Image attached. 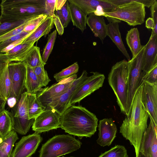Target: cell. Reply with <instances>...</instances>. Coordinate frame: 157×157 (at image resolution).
I'll list each match as a JSON object with an SVG mask.
<instances>
[{
    "instance_id": "obj_36",
    "label": "cell",
    "mask_w": 157,
    "mask_h": 157,
    "mask_svg": "<svg viewBox=\"0 0 157 157\" xmlns=\"http://www.w3.org/2000/svg\"><path fill=\"white\" fill-rule=\"evenodd\" d=\"M69 2L67 1L61 9L56 11L55 15L58 16L63 28L66 27L71 20L68 7Z\"/></svg>"
},
{
    "instance_id": "obj_16",
    "label": "cell",
    "mask_w": 157,
    "mask_h": 157,
    "mask_svg": "<svg viewBox=\"0 0 157 157\" xmlns=\"http://www.w3.org/2000/svg\"><path fill=\"white\" fill-rule=\"evenodd\" d=\"M150 119L141 140L139 152L146 157H157V126Z\"/></svg>"
},
{
    "instance_id": "obj_13",
    "label": "cell",
    "mask_w": 157,
    "mask_h": 157,
    "mask_svg": "<svg viewBox=\"0 0 157 157\" xmlns=\"http://www.w3.org/2000/svg\"><path fill=\"white\" fill-rule=\"evenodd\" d=\"M61 116L53 109L44 110L35 119L33 130L38 133L60 127Z\"/></svg>"
},
{
    "instance_id": "obj_42",
    "label": "cell",
    "mask_w": 157,
    "mask_h": 157,
    "mask_svg": "<svg viewBox=\"0 0 157 157\" xmlns=\"http://www.w3.org/2000/svg\"><path fill=\"white\" fill-rule=\"evenodd\" d=\"M151 18L153 20L155 25V29L152 31L150 37L157 36V1L155 0L150 7Z\"/></svg>"
},
{
    "instance_id": "obj_44",
    "label": "cell",
    "mask_w": 157,
    "mask_h": 157,
    "mask_svg": "<svg viewBox=\"0 0 157 157\" xmlns=\"http://www.w3.org/2000/svg\"><path fill=\"white\" fill-rule=\"evenodd\" d=\"M32 33L13 42L6 47L2 50L0 53H6L11 50L17 45L23 42L26 38H27Z\"/></svg>"
},
{
    "instance_id": "obj_47",
    "label": "cell",
    "mask_w": 157,
    "mask_h": 157,
    "mask_svg": "<svg viewBox=\"0 0 157 157\" xmlns=\"http://www.w3.org/2000/svg\"><path fill=\"white\" fill-rule=\"evenodd\" d=\"M10 63L9 58L6 53H0V66L2 64Z\"/></svg>"
},
{
    "instance_id": "obj_41",
    "label": "cell",
    "mask_w": 157,
    "mask_h": 157,
    "mask_svg": "<svg viewBox=\"0 0 157 157\" xmlns=\"http://www.w3.org/2000/svg\"><path fill=\"white\" fill-rule=\"evenodd\" d=\"M34 31L29 33L22 31L20 33L10 37L0 44V52L2 50L6 47L13 42L29 35Z\"/></svg>"
},
{
    "instance_id": "obj_14",
    "label": "cell",
    "mask_w": 157,
    "mask_h": 157,
    "mask_svg": "<svg viewBox=\"0 0 157 157\" xmlns=\"http://www.w3.org/2000/svg\"><path fill=\"white\" fill-rule=\"evenodd\" d=\"M43 140L36 132L24 136L15 144L11 157H30L36 152Z\"/></svg>"
},
{
    "instance_id": "obj_20",
    "label": "cell",
    "mask_w": 157,
    "mask_h": 157,
    "mask_svg": "<svg viewBox=\"0 0 157 157\" xmlns=\"http://www.w3.org/2000/svg\"><path fill=\"white\" fill-rule=\"evenodd\" d=\"M87 17L86 24L90 27L96 37H98L103 43L107 36V25L104 17L97 16L94 13L89 14Z\"/></svg>"
},
{
    "instance_id": "obj_8",
    "label": "cell",
    "mask_w": 157,
    "mask_h": 157,
    "mask_svg": "<svg viewBox=\"0 0 157 157\" xmlns=\"http://www.w3.org/2000/svg\"><path fill=\"white\" fill-rule=\"evenodd\" d=\"M28 94L26 91L21 94L10 112L13 120V130L22 135L29 131L35 120L29 118Z\"/></svg>"
},
{
    "instance_id": "obj_7",
    "label": "cell",
    "mask_w": 157,
    "mask_h": 157,
    "mask_svg": "<svg viewBox=\"0 0 157 157\" xmlns=\"http://www.w3.org/2000/svg\"><path fill=\"white\" fill-rule=\"evenodd\" d=\"M145 45L134 58L129 61L130 66L128 76V95L127 105L128 116L135 94L143 84L144 78L143 69V61Z\"/></svg>"
},
{
    "instance_id": "obj_12",
    "label": "cell",
    "mask_w": 157,
    "mask_h": 157,
    "mask_svg": "<svg viewBox=\"0 0 157 157\" xmlns=\"http://www.w3.org/2000/svg\"><path fill=\"white\" fill-rule=\"evenodd\" d=\"M91 73L93 75L88 76L74 93L70 101L71 105L76 103H79L83 99L103 86L104 75L97 72Z\"/></svg>"
},
{
    "instance_id": "obj_50",
    "label": "cell",
    "mask_w": 157,
    "mask_h": 157,
    "mask_svg": "<svg viewBox=\"0 0 157 157\" xmlns=\"http://www.w3.org/2000/svg\"><path fill=\"white\" fill-rule=\"evenodd\" d=\"M138 157H146L141 152H139V154Z\"/></svg>"
},
{
    "instance_id": "obj_25",
    "label": "cell",
    "mask_w": 157,
    "mask_h": 157,
    "mask_svg": "<svg viewBox=\"0 0 157 157\" xmlns=\"http://www.w3.org/2000/svg\"><path fill=\"white\" fill-rule=\"evenodd\" d=\"M71 20L73 25L83 32L86 29L87 15L77 6L69 2Z\"/></svg>"
},
{
    "instance_id": "obj_21",
    "label": "cell",
    "mask_w": 157,
    "mask_h": 157,
    "mask_svg": "<svg viewBox=\"0 0 157 157\" xmlns=\"http://www.w3.org/2000/svg\"><path fill=\"white\" fill-rule=\"evenodd\" d=\"M118 22H112L107 25V36H108L115 44L119 50L128 59L130 60V57L124 44L119 29Z\"/></svg>"
},
{
    "instance_id": "obj_15",
    "label": "cell",
    "mask_w": 157,
    "mask_h": 157,
    "mask_svg": "<svg viewBox=\"0 0 157 157\" xmlns=\"http://www.w3.org/2000/svg\"><path fill=\"white\" fill-rule=\"evenodd\" d=\"M142 85L141 102L150 118L157 126V83L151 84L144 82Z\"/></svg>"
},
{
    "instance_id": "obj_34",
    "label": "cell",
    "mask_w": 157,
    "mask_h": 157,
    "mask_svg": "<svg viewBox=\"0 0 157 157\" xmlns=\"http://www.w3.org/2000/svg\"><path fill=\"white\" fill-rule=\"evenodd\" d=\"M98 157H128V155L125 147L117 145L101 154Z\"/></svg>"
},
{
    "instance_id": "obj_11",
    "label": "cell",
    "mask_w": 157,
    "mask_h": 157,
    "mask_svg": "<svg viewBox=\"0 0 157 157\" xmlns=\"http://www.w3.org/2000/svg\"><path fill=\"white\" fill-rule=\"evenodd\" d=\"M87 74L86 70L83 71L80 76L74 81L67 90L60 97L53 100L48 105L46 109H53L61 116L71 106L70 101L72 96L87 78Z\"/></svg>"
},
{
    "instance_id": "obj_4",
    "label": "cell",
    "mask_w": 157,
    "mask_h": 157,
    "mask_svg": "<svg viewBox=\"0 0 157 157\" xmlns=\"http://www.w3.org/2000/svg\"><path fill=\"white\" fill-rule=\"evenodd\" d=\"M154 0H126L127 3L117 6L113 11L104 13L103 16L110 22L121 21L134 26L143 24L146 12L145 7L151 6Z\"/></svg>"
},
{
    "instance_id": "obj_22",
    "label": "cell",
    "mask_w": 157,
    "mask_h": 157,
    "mask_svg": "<svg viewBox=\"0 0 157 157\" xmlns=\"http://www.w3.org/2000/svg\"><path fill=\"white\" fill-rule=\"evenodd\" d=\"M53 27L52 18L48 16L46 19L26 38L23 42L35 43L42 36L48 35Z\"/></svg>"
},
{
    "instance_id": "obj_26",
    "label": "cell",
    "mask_w": 157,
    "mask_h": 157,
    "mask_svg": "<svg viewBox=\"0 0 157 157\" xmlns=\"http://www.w3.org/2000/svg\"><path fill=\"white\" fill-rule=\"evenodd\" d=\"M18 139L13 130L4 138H0V157H11L14 143Z\"/></svg>"
},
{
    "instance_id": "obj_46",
    "label": "cell",
    "mask_w": 157,
    "mask_h": 157,
    "mask_svg": "<svg viewBox=\"0 0 157 157\" xmlns=\"http://www.w3.org/2000/svg\"><path fill=\"white\" fill-rule=\"evenodd\" d=\"M146 27L148 29H152L153 31L155 29V25L153 20L151 17H149L146 21Z\"/></svg>"
},
{
    "instance_id": "obj_32",
    "label": "cell",
    "mask_w": 157,
    "mask_h": 157,
    "mask_svg": "<svg viewBox=\"0 0 157 157\" xmlns=\"http://www.w3.org/2000/svg\"><path fill=\"white\" fill-rule=\"evenodd\" d=\"M79 68L78 63L76 62L66 68L63 69L60 72L55 74L54 77L56 82H59L76 74L78 71Z\"/></svg>"
},
{
    "instance_id": "obj_2",
    "label": "cell",
    "mask_w": 157,
    "mask_h": 157,
    "mask_svg": "<svg viewBox=\"0 0 157 157\" xmlns=\"http://www.w3.org/2000/svg\"><path fill=\"white\" fill-rule=\"evenodd\" d=\"M98 121L96 116L85 108L71 105L61 116L60 128L80 139L90 137L96 131Z\"/></svg>"
},
{
    "instance_id": "obj_37",
    "label": "cell",
    "mask_w": 157,
    "mask_h": 157,
    "mask_svg": "<svg viewBox=\"0 0 157 157\" xmlns=\"http://www.w3.org/2000/svg\"><path fill=\"white\" fill-rule=\"evenodd\" d=\"M48 16L46 14H41L30 20L25 26L23 31L29 33L33 32L46 19Z\"/></svg>"
},
{
    "instance_id": "obj_51",
    "label": "cell",
    "mask_w": 157,
    "mask_h": 157,
    "mask_svg": "<svg viewBox=\"0 0 157 157\" xmlns=\"http://www.w3.org/2000/svg\"><path fill=\"white\" fill-rule=\"evenodd\" d=\"M62 157H64V156H63Z\"/></svg>"
},
{
    "instance_id": "obj_31",
    "label": "cell",
    "mask_w": 157,
    "mask_h": 157,
    "mask_svg": "<svg viewBox=\"0 0 157 157\" xmlns=\"http://www.w3.org/2000/svg\"><path fill=\"white\" fill-rule=\"evenodd\" d=\"M26 65L33 68L42 64L45 65L43 61L40 48L33 46L30 50L23 61Z\"/></svg>"
},
{
    "instance_id": "obj_30",
    "label": "cell",
    "mask_w": 157,
    "mask_h": 157,
    "mask_svg": "<svg viewBox=\"0 0 157 157\" xmlns=\"http://www.w3.org/2000/svg\"><path fill=\"white\" fill-rule=\"evenodd\" d=\"M44 110L45 108L37 97L36 94L28 93V110L29 119H35Z\"/></svg>"
},
{
    "instance_id": "obj_10",
    "label": "cell",
    "mask_w": 157,
    "mask_h": 157,
    "mask_svg": "<svg viewBox=\"0 0 157 157\" xmlns=\"http://www.w3.org/2000/svg\"><path fill=\"white\" fill-rule=\"evenodd\" d=\"M77 78V75L76 74L49 87L42 88L38 92L36 93L37 97L45 109L53 100L67 91Z\"/></svg>"
},
{
    "instance_id": "obj_1",
    "label": "cell",
    "mask_w": 157,
    "mask_h": 157,
    "mask_svg": "<svg viewBox=\"0 0 157 157\" xmlns=\"http://www.w3.org/2000/svg\"><path fill=\"white\" fill-rule=\"evenodd\" d=\"M142 85L136 91L132 101L130 114L126 116L120 127V132L129 140L138 157L141 142L147 128L148 113L141 101Z\"/></svg>"
},
{
    "instance_id": "obj_9",
    "label": "cell",
    "mask_w": 157,
    "mask_h": 157,
    "mask_svg": "<svg viewBox=\"0 0 157 157\" xmlns=\"http://www.w3.org/2000/svg\"><path fill=\"white\" fill-rule=\"evenodd\" d=\"M8 69L11 84L10 98L17 100L25 88L26 65L23 62H11L8 64Z\"/></svg>"
},
{
    "instance_id": "obj_5",
    "label": "cell",
    "mask_w": 157,
    "mask_h": 157,
    "mask_svg": "<svg viewBox=\"0 0 157 157\" xmlns=\"http://www.w3.org/2000/svg\"><path fill=\"white\" fill-rule=\"evenodd\" d=\"M129 61L123 59L116 63L111 68L108 77L109 83L116 96L122 113L128 116L127 101L128 76Z\"/></svg>"
},
{
    "instance_id": "obj_6",
    "label": "cell",
    "mask_w": 157,
    "mask_h": 157,
    "mask_svg": "<svg viewBox=\"0 0 157 157\" xmlns=\"http://www.w3.org/2000/svg\"><path fill=\"white\" fill-rule=\"evenodd\" d=\"M82 144L71 135H56L42 145L39 151V157H59L78 150Z\"/></svg>"
},
{
    "instance_id": "obj_48",
    "label": "cell",
    "mask_w": 157,
    "mask_h": 157,
    "mask_svg": "<svg viewBox=\"0 0 157 157\" xmlns=\"http://www.w3.org/2000/svg\"><path fill=\"white\" fill-rule=\"evenodd\" d=\"M67 0H56L55 10L56 11L60 10L65 3Z\"/></svg>"
},
{
    "instance_id": "obj_38",
    "label": "cell",
    "mask_w": 157,
    "mask_h": 157,
    "mask_svg": "<svg viewBox=\"0 0 157 157\" xmlns=\"http://www.w3.org/2000/svg\"><path fill=\"white\" fill-rule=\"evenodd\" d=\"M28 21H19L2 23L0 21V36L19 27Z\"/></svg>"
},
{
    "instance_id": "obj_45",
    "label": "cell",
    "mask_w": 157,
    "mask_h": 157,
    "mask_svg": "<svg viewBox=\"0 0 157 157\" xmlns=\"http://www.w3.org/2000/svg\"><path fill=\"white\" fill-rule=\"evenodd\" d=\"M53 21L55 25L56 30L58 34L62 35L64 33V28L58 16L55 15L52 17Z\"/></svg>"
},
{
    "instance_id": "obj_29",
    "label": "cell",
    "mask_w": 157,
    "mask_h": 157,
    "mask_svg": "<svg viewBox=\"0 0 157 157\" xmlns=\"http://www.w3.org/2000/svg\"><path fill=\"white\" fill-rule=\"evenodd\" d=\"M13 120L10 112L4 109L0 113V138L3 139L13 130Z\"/></svg>"
},
{
    "instance_id": "obj_43",
    "label": "cell",
    "mask_w": 157,
    "mask_h": 157,
    "mask_svg": "<svg viewBox=\"0 0 157 157\" xmlns=\"http://www.w3.org/2000/svg\"><path fill=\"white\" fill-rule=\"evenodd\" d=\"M56 0H45V8L48 16L52 17L55 15V4Z\"/></svg>"
},
{
    "instance_id": "obj_17",
    "label": "cell",
    "mask_w": 157,
    "mask_h": 157,
    "mask_svg": "<svg viewBox=\"0 0 157 157\" xmlns=\"http://www.w3.org/2000/svg\"><path fill=\"white\" fill-rule=\"evenodd\" d=\"M98 127L97 144L102 147L109 146L116 136L117 128L114 121L112 118H104L100 120Z\"/></svg>"
},
{
    "instance_id": "obj_23",
    "label": "cell",
    "mask_w": 157,
    "mask_h": 157,
    "mask_svg": "<svg viewBox=\"0 0 157 157\" xmlns=\"http://www.w3.org/2000/svg\"><path fill=\"white\" fill-rule=\"evenodd\" d=\"M34 43L23 42L6 53L8 56L10 63L23 62Z\"/></svg>"
},
{
    "instance_id": "obj_3",
    "label": "cell",
    "mask_w": 157,
    "mask_h": 157,
    "mask_svg": "<svg viewBox=\"0 0 157 157\" xmlns=\"http://www.w3.org/2000/svg\"><path fill=\"white\" fill-rule=\"evenodd\" d=\"M45 0H3L0 5L1 23L28 21L46 14Z\"/></svg>"
},
{
    "instance_id": "obj_19",
    "label": "cell",
    "mask_w": 157,
    "mask_h": 157,
    "mask_svg": "<svg viewBox=\"0 0 157 157\" xmlns=\"http://www.w3.org/2000/svg\"><path fill=\"white\" fill-rule=\"evenodd\" d=\"M69 3L78 7L87 15L94 13L99 6H101L106 12L110 11L112 4L108 0H68Z\"/></svg>"
},
{
    "instance_id": "obj_24",
    "label": "cell",
    "mask_w": 157,
    "mask_h": 157,
    "mask_svg": "<svg viewBox=\"0 0 157 157\" xmlns=\"http://www.w3.org/2000/svg\"><path fill=\"white\" fill-rule=\"evenodd\" d=\"M9 63H4L0 66V95L7 101L10 98L11 84L8 69Z\"/></svg>"
},
{
    "instance_id": "obj_33",
    "label": "cell",
    "mask_w": 157,
    "mask_h": 157,
    "mask_svg": "<svg viewBox=\"0 0 157 157\" xmlns=\"http://www.w3.org/2000/svg\"><path fill=\"white\" fill-rule=\"evenodd\" d=\"M57 33L56 30H55L48 35L47 43L41 56L43 61L45 63L48 60L53 48L56 37Z\"/></svg>"
},
{
    "instance_id": "obj_35",
    "label": "cell",
    "mask_w": 157,
    "mask_h": 157,
    "mask_svg": "<svg viewBox=\"0 0 157 157\" xmlns=\"http://www.w3.org/2000/svg\"><path fill=\"white\" fill-rule=\"evenodd\" d=\"M45 65L42 64L33 68L38 81L41 87L46 86L51 81L46 71L44 69V67Z\"/></svg>"
},
{
    "instance_id": "obj_28",
    "label": "cell",
    "mask_w": 157,
    "mask_h": 157,
    "mask_svg": "<svg viewBox=\"0 0 157 157\" xmlns=\"http://www.w3.org/2000/svg\"><path fill=\"white\" fill-rule=\"evenodd\" d=\"M25 88L28 94H36L40 91L42 88L40 85L33 68L26 65Z\"/></svg>"
},
{
    "instance_id": "obj_40",
    "label": "cell",
    "mask_w": 157,
    "mask_h": 157,
    "mask_svg": "<svg viewBox=\"0 0 157 157\" xmlns=\"http://www.w3.org/2000/svg\"><path fill=\"white\" fill-rule=\"evenodd\" d=\"M30 20L26 21L19 27L0 36V44L10 37L21 33L25 26Z\"/></svg>"
},
{
    "instance_id": "obj_49",
    "label": "cell",
    "mask_w": 157,
    "mask_h": 157,
    "mask_svg": "<svg viewBox=\"0 0 157 157\" xmlns=\"http://www.w3.org/2000/svg\"><path fill=\"white\" fill-rule=\"evenodd\" d=\"M7 101L3 99L0 95V113L5 109Z\"/></svg>"
},
{
    "instance_id": "obj_39",
    "label": "cell",
    "mask_w": 157,
    "mask_h": 157,
    "mask_svg": "<svg viewBox=\"0 0 157 157\" xmlns=\"http://www.w3.org/2000/svg\"><path fill=\"white\" fill-rule=\"evenodd\" d=\"M157 64L155 65L147 73L143 79V82H146L151 84L157 83Z\"/></svg>"
},
{
    "instance_id": "obj_18",
    "label": "cell",
    "mask_w": 157,
    "mask_h": 157,
    "mask_svg": "<svg viewBox=\"0 0 157 157\" xmlns=\"http://www.w3.org/2000/svg\"><path fill=\"white\" fill-rule=\"evenodd\" d=\"M157 64V36H156L150 37L148 42L145 45L143 67L144 77Z\"/></svg>"
},
{
    "instance_id": "obj_27",
    "label": "cell",
    "mask_w": 157,
    "mask_h": 157,
    "mask_svg": "<svg viewBox=\"0 0 157 157\" xmlns=\"http://www.w3.org/2000/svg\"><path fill=\"white\" fill-rule=\"evenodd\" d=\"M127 44L132 54L135 57L142 48L139 32L137 28H133L128 31L126 37Z\"/></svg>"
}]
</instances>
